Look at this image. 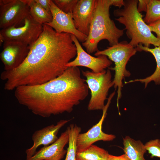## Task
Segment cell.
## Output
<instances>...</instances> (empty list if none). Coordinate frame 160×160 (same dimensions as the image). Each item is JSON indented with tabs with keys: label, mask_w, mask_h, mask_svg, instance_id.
I'll use <instances>...</instances> for the list:
<instances>
[{
	"label": "cell",
	"mask_w": 160,
	"mask_h": 160,
	"mask_svg": "<svg viewBox=\"0 0 160 160\" xmlns=\"http://www.w3.org/2000/svg\"><path fill=\"white\" fill-rule=\"evenodd\" d=\"M43 26L40 36L29 46L23 63L16 68L1 73L4 90H12L19 86L39 85L51 80L62 74L68 68L67 64L76 57V47L71 34L58 33L47 24Z\"/></svg>",
	"instance_id": "cell-1"
},
{
	"label": "cell",
	"mask_w": 160,
	"mask_h": 160,
	"mask_svg": "<svg viewBox=\"0 0 160 160\" xmlns=\"http://www.w3.org/2000/svg\"><path fill=\"white\" fill-rule=\"evenodd\" d=\"M89 89L80 69L70 67L57 77L45 83L18 87L14 94L18 103L33 114L47 118L71 112L87 97Z\"/></svg>",
	"instance_id": "cell-2"
},
{
	"label": "cell",
	"mask_w": 160,
	"mask_h": 160,
	"mask_svg": "<svg viewBox=\"0 0 160 160\" xmlns=\"http://www.w3.org/2000/svg\"><path fill=\"white\" fill-rule=\"evenodd\" d=\"M111 6V0H96L89 33L85 41L82 43L89 54L99 50L98 44L100 41L107 40L111 46L118 43L124 34V30L118 28L110 18Z\"/></svg>",
	"instance_id": "cell-3"
},
{
	"label": "cell",
	"mask_w": 160,
	"mask_h": 160,
	"mask_svg": "<svg viewBox=\"0 0 160 160\" xmlns=\"http://www.w3.org/2000/svg\"><path fill=\"white\" fill-rule=\"evenodd\" d=\"M138 0L124 1L123 8L115 10L113 14L118 17L115 20L124 25L127 37L131 40L129 44L136 47L141 44L149 47L160 45V41L155 36L144 21L143 15L137 9Z\"/></svg>",
	"instance_id": "cell-4"
},
{
	"label": "cell",
	"mask_w": 160,
	"mask_h": 160,
	"mask_svg": "<svg viewBox=\"0 0 160 160\" xmlns=\"http://www.w3.org/2000/svg\"><path fill=\"white\" fill-rule=\"evenodd\" d=\"M136 47L131 45L126 41L119 42L113 46L108 47L102 50H98L94 55L107 56L109 59L114 62V67L109 68L114 70L115 73L113 82L114 87L117 88V106L119 109V101L121 97L122 80L130 76V72L126 68V66L130 58L135 55L137 52Z\"/></svg>",
	"instance_id": "cell-5"
},
{
	"label": "cell",
	"mask_w": 160,
	"mask_h": 160,
	"mask_svg": "<svg viewBox=\"0 0 160 160\" xmlns=\"http://www.w3.org/2000/svg\"><path fill=\"white\" fill-rule=\"evenodd\" d=\"M91 92V98L88 105L89 111L102 110L105 105L110 88L114 86L111 70H104L99 73L81 71Z\"/></svg>",
	"instance_id": "cell-6"
},
{
	"label": "cell",
	"mask_w": 160,
	"mask_h": 160,
	"mask_svg": "<svg viewBox=\"0 0 160 160\" xmlns=\"http://www.w3.org/2000/svg\"><path fill=\"white\" fill-rule=\"evenodd\" d=\"M21 27L12 26L1 29L0 31L5 41H14L30 46L39 37L43 30V25L35 21L30 15L24 21Z\"/></svg>",
	"instance_id": "cell-7"
},
{
	"label": "cell",
	"mask_w": 160,
	"mask_h": 160,
	"mask_svg": "<svg viewBox=\"0 0 160 160\" xmlns=\"http://www.w3.org/2000/svg\"><path fill=\"white\" fill-rule=\"evenodd\" d=\"M30 15L28 5L23 0H0V28L16 26Z\"/></svg>",
	"instance_id": "cell-8"
},
{
	"label": "cell",
	"mask_w": 160,
	"mask_h": 160,
	"mask_svg": "<svg viewBox=\"0 0 160 160\" xmlns=\"http://www.w3.org/2000/svg\"><path fill=\"white\" fill-rule=\"evenodd\" d=\"M115 94V91H114L107 99V103L102 110L101 117L98 123L87 132L78 135L77 139V153L86 150L97 141H109L115 138L114 135L105 133L102 130L103 124L106 116L108 109Z\"/></svg>",
	"instance_id": "cell-9"
},
{
	"label": "cell",
	"mask_w": 160,
	"mask_h": 160,
	"mask_svg": "<svg viewBox=\"0 0 160 160\" xmlns=\"http://www.w3.org/2000/svg\"><path fill=\"white\" fill-rule=\"evenodd\" d=\"M71 35L76 47L77 54L75 59L67 64V67H84L95 73L100 72L109 68L112 63L107 56L100 55L95 57L91 55L83 49L76 37Z\"/></svg>",
	"instance_id": "cell-10"
},
{
	"label": "cell",
	"mask_w": 160,
	"mask_h": 160,
	"mask_svg": "<svg viewBox=\"0 0 160 160\" xmlns=\"http://www.w3.org/2000/svg\"><path fill=\"white\" fill-rule=\"evenodd\" d=\"M0 58L4 71H11L19 67L24 61L29 51V45L14 41H5Z\"/></svg>",
	"instance_id": "cell-11"
},
{
	"label": "cell",
	"mask_w": 160,
	"mask_h": 160,
	"mask_svg": "<svg viewBox=\"0 0 160 160\" xmlns=\"http://www.w3.org/2000/svg\"><path fill=\"white\" fill-rule=\"evenodd\" d=\"M49 2L52 20L50 22L45 24L51 27L58 33H68L74 35L79 41L82 43L85 41L87 36L80 32L76 28L72 13H66L62 11L53 0H49Z\"/></svg>",
	"instance_id": "cell-12"
},
{
	"label": "cell",
	"mask_w": 160,
	"mask_h": 160,
	"mask_svg": "<svg viewBox=\"0 0 160 160\" xmlns=\"http://www.w3.org/2000/svg\"><path fill=\"white\" fill-rule=\"evenodd\" d=\"M71 119L61 120L56 124H52L36 131L32 134L33 145L25 151L27 160L36 153L39 146H48L55 142L58 139L57 135L60 130Z\"/></svg>",
	"instance_id": "cell-13"
},
{
	"label": "cell",
	"mask_w": 160,
	"mask_h": 160,
	"mask_svg": "<svg viewBox=\"0 0 160 160\" xmlns=\"http://www.w3.org/2000/svg\"><path fill=\"white\" fill-rule=\"evenodd\" d=\"M96 0H79L72 13L76 29L88 36L94 12Z\"/></svg>",
	"instance_id": "cell-14"
},
{
	"label": "cell",
	"mask_w": 160,
	"mask_h": 160,
	"mask_svg": "<svg viewBox=\"0 0 160 160\" xmlns=\"http://www.w3.org/2000/svg\"><path fill=\"white\" fill-rule=\"evenodd\" d=\"M69 134L67 129L57 140L48 146H44L27 160H61L66 153L65 146L68 143Z\"/></svg>",
	"instance_id": "cell-15"
},
{
	"label": "cell",
	"mask_w": 160,
	"mask_h": 160,
	"mask_svg": "<svg viewBox=\"0 0 160 160\" xmlns=\"http://www.w3.org/2000/svg\"><path fill=\"white\" fill-rule=\"evenodd\" d=\"M137 51H144L150 52L152 54L155 59L156 66L154 73L151 76L145 78L137 79L131 80L128 81H125V84L140 81L145 84L146 88L148 84L151 81H154L156 84L160 85V45L155 47L153 48L144 46L143 44H140L136 47Z\"/></svg>",
	"instance_id": "cell-16"
},
{
	"label": "cell",
	"mask_w": 160,
	"mask_h": 160,
	"mask_svg": "<svg viewBox=\"0 0 160 160\" xmlns=\"http://www.w3.org/2000/svg\"><path fill=\"white\" fill-rule=\"evenodd\" d=\"M123 144L124 154L130 160H146L144 156L147 151L140 140L126 136L123 138Z\"/></svg>",
	"instance_id": "cell-17"
},
{
	"label": "cell",
	"mask_w": 160,
	"mask_h": 160,
	"mask_svg": "<svg viewBox=\"0 0 160 160\" xmlns=\"http://www.w3.org/2000/svg\"><path fill=\"white\" fill-rule=\"evenodd\" d=\"M29 6L30 15L36 22L43 25L50 22L52 20L51 11L42 7L35 0H23Z\"/></svg>",
	"instance_id": "cell-18"
},
{
	"label": "cell",
	"mask_w": 160,
	"mask_h": 160,
	"mask_svg": "<svg viewBox=\"0 0 160 160\" xmlns=\"http://www.w3.org/2000/svg\"><path fill=\"white\" fill-rule=\"evenodd\" d=\"M69 134V140L66 156L64 160H76L77 139L81 128L76 124H71L67 129Z\"/></svg>",
	"instance_id": "cell-19"
},
{
	"label": "cell",
	"mask_w": 160,
	"mask_h": 160,
	"mask_svg": "<svg viewBox=\"0 0 160 160\" xmlns=\"http://www.w3.org/2000/svg\"><path fill=\"white\" fill-rule=\"evenodd\" d=\"M108 154L104 149L93 144L86 150L77 153L76 160H103Z\"/></svg>",
	"instance_id": "cell-20"
},
{
	"label": "cell",
	"mask_w": 160,
	"mask_h": 160,
	"mask_svg": "<svg viewBox=\"0 0 160 160\" xmlns=\"http://www.w3.org/2000/svg\"><path fill=\"white\" fill-rule=\"evenodd\" d=\"M147 8L143 19L149 24L160 19V0H146Z\"/></svg>",
	"instance_id": "cell-21"
},
{
	"label": "cell",
	"mask_w": 160,
	"mask_h": 160,
	"mask_svg": "<svg viewBox=\"0 0 160 160\" xmlns=\"http://www.w3.org/2000/svg\"><path fill=\"white\" fill-rule=\"evenodd\" d=\"M53 1L63 12L66 13H72L79 0H54Z\"/></svg>",
	"instance_id": "cell-22"
},
{
	"label": "cell",
	"mask_w": 160,
	"mask_h": 160,
	"mask_svg": "<svg viewBox=\"0 0 160 160\" xmlns=\"http://www.w3.org/2000/svg\"><path fill=\"white\" fill-rule=\"evenodd\" d=\"M145 148L151 157H157L160 158V139L152 140L146 142L145 144Z\"/></svg>",
	"instance_id": "cell-23"
},
{
	"label": "cell",
	"mask_w": 160,
	"mask_h": 160,
	"mask_svg": "<svg viewBox=\"0 0 160 160\" xmlns=\"http://www.w3.org/2000/svg\"><path fill=\"white\" fill-rule=\"evenodd\" d=\"M151 32L155 33L157 38L160 41V19L148 24Z\"/></svg>",
	"instance_id": "cell-24"
},
{
	"label": "cell",
	"mask_w": 160,
	"mask_h": 160,
	"mask_svg": "<svg viewBox=\"0 0 160 160\" xmlns=\"http://www.w3.org/2000/svg\"><path fill=\"white\" fill-rule=\"evenodd\" d=\"M38 4L46 10L51 11L49 0H35Z\"/></svg>",
	"instance_id": "cell-25"
},
{
	"label": "cell",
	"mask_w": 160,
	"mask_h": 160,
	"mask_svg": "<svg viewBox=\"0 0 160 160\" xmlns=\"http://www.w3.org/2000/svg\"><path fill=\"white\" fill-rule=\"evenodd\" d=\"M147 8L146 0H139L137 5V9L140 12L142 11L146 12Z\"/></svg>",
	"instance_id": "cell-26"
},
{
	"label": "cell",
	"mask_w": 160,
	"mask_h": 160,
	"mask_svg": "<svg viewBox=\"0 0 160 160\" xmlns=\"http://www.w3.org/2000/svg\"><path fill=\"white\" fill-rule=\"evenodd\" d=\"M108 160H130L125 154L119 156H113L109 154L108 156Z\"/></svg>",
	"instance_id": "cell-27"
},
{
	"label": "cell",
	"mask_w": 160,
	"mask_h": 160,
	"mask_svg": "<svg viewBox=\"0 0 160 160\" xmlns=\"http://www.w3.org/2000/svg\"><path fill=\"white\" fill-rule=\"evenodd\" d=\"M112 5L118 7L120 9L124 4V1L123 0H111Z\"/></svg>",
	"instance_id": "cell-28"
},
{
	"label": "cell",
	"mask_w": 160,
	"mask_h": 160,
	"mask_svg": "<svg viewBox=\"0 0 160 160\" xmlns=\"http://www.w3.org/2000/svg\"><path fill=\"white\" fill-rule=\"evenodd\" d=\"M4 39L2 35L0 33V45L4 41Z\"/></svg>",
	"instance_id": "cell-29"
},
{
	"label": "cell",
	"mask_w": 160,
	"mask_h": 160,
	"mask_svg": "<svg viewBox=\"0 0 160 160\" xmlns=\"http://www.w3.org/2000/svg\"><path fill=\"white\" fill-rule=\"evenodd\" d=\"M109 154H108L103 159V160H108V156Z\"/></svg>",
	"instance_id": "cell-30"
}]
</instances>
